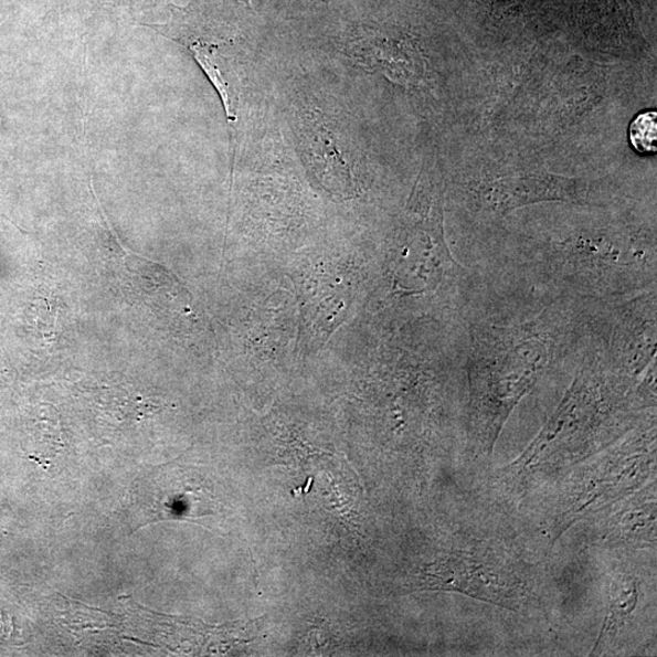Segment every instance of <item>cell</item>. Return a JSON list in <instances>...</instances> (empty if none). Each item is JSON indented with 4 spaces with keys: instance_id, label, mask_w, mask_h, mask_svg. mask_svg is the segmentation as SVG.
<instances>
[{
    "instance_id": "obj_1",
    "label": "cell",
    "mask_w": 657,
    "mask_h": 657,
    "mask_svg": "<svg viewBox=\"0 0 657 657\" xmlns=\"http://www.w3.org/2000/svg\"><path fill=\"white\" fill-rule=\"evenodd\" d=\"M589 300L485 294L464 325L463 372L473 445L491 452L508 416L542 378L575 367Z\"/></svg>"
},
{
    "instance_id": "obj_8",
    "label": "cell",
    "mask_w": 657,
    "mask_h": 657,
    "mask_svg": "<svg viewBox=\"0 0 657 657\" xmlns=\"http://www.w3.org/2000/svg\"><path fill=\"white\" fill-rule=\"evenodd\" d=\"M629 136L632 146L639 152H655L657 137L656 113L639 115L630 126Z\"/></svg>"
},
{
    "instance_id": "obj_5",
    "label": "cell",
    "mask_w": 657,
    "mask_h": 657,
    "mask_svg": "<svg viewBox=\"0 0 657 657\" xmlns=\"http://www.w3.org/2000/svg\"><path fill=\"white\" fill-rule=\"evenodd\" d=\"M303 140L306 158L320 181L338 193L353 187V169L340 137L320 117L305 119Z\"/></svg>"
},
{
    "instance_id": "obj_7",
    "label": "cell",
    "mask_w": 657,
    "mask_h": 657,
    "mask_svg": "<svg viewBox=\"0 0 657 657\" xmlns=\"http://www.w3.org/2000/svg\"><path fill=\"white\" fill-rule=\"evenodd\" d=\"M638 603V592L635 581L621 580L614 585L612 594L611 608H608L607 617L605 618V627L603 633H608L614 629L619 623L629 616Z\"/></svg>"
},
{
    "instance_id": "obj_3",
    "label": "cell",
    "mask_w": 657,
    "mask_h": 657,
    "mask_svg": "<svg viewBox=\"0 0 657 657\" xmlns=\"http://www.w3.org/2000/svg\"><path fill=\"white\" fill-rule=\"evenodd\" d=\"M587 338L604 360L632 379L657 372V290L616 303L589 301Z\"/></svg>"
},
{
    "instance_id": "obj_4",
    "label": "cell",
    "mask_w": 657,
    "mask_h": 657,
    "mask_svg": "<svg viewBox=\"0 0 657 657\" xmlns=\"http://www.w3.org/2000/svg\"><path fill=\"white\" fill-rule=\"evenodd\" d=\"M138 488L137 505L147 519L142 526L165 520H193L210 513V495L193 471L162 467Z\"/></svg>"
},
{
    "instance_id": "obj_2",
    "label": "cell",
    "mask_w": 657,
    "mask_h": 657,
    "mask_svg": "<svg viewBox=\"0 0 657 657\" xmlns=\"http://www.w3.org/2000/svg\"><path fill=\"white\" fill-rule=\"evenodd\" d=\"M473 267L494 294L616 303L657 290L656 237L627 225H589L496 246Z\"/></svg>"
},
{
    "instance_id": "obj_6",
    "label": "cell",
    "mask_w": 657,
    "mask_h": 657,
    "mask_svg": "<svg viewBox=\"0 0 657 657\" xmlns=\"http://www.w3.org/2000/svg\"><path fill=\"white\" fill-rule=\"evenodd\" d=\"M186 45L211 81L213 87L219 92L225 115L229 117L230 123L233 124L235 121V114L229 82L224 80L222 74L220 57L218 55L219 45L205 41H194Z\"/></svg>"
}]
</instances>
